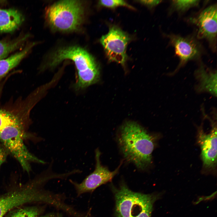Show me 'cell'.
Instances as JSON below:
<instances>
[{
  "label": "cell",
  "instance_id": "cell-1",
  "mask_svg": "<svg viewBox=\"0 0 217 217\" xmlns=\"http://www.w3.org/2000/svg\"><path fill=\"white\" fill-rule=\"evenodd\" d=\"M118 142L124 157L141 170L152 162L155 138L137 123L129 121L121 127Z\"/></svg>",
  "mask_w": 217,
  "mask_h": 217
},
{
  "label": "cell",
  "instance_id": "cell-2",
  "mask_svg": "<svg viewBox=\"0 0 217 217\" xmlns=\"http://www.w3.org/2000/svg\"><path fill=\"white\" fill-rule=\"evenodd\" d=\"M69 60L74 63L77 72L74 89L80 90L98 81L100 78L99 64L94 57L84 48L71 46L58 49L50 55L45 65L53 68L63 61Z\"/></svg>",
  "mask_w": 217,
  "mask_h": 217
},
{
  "label": "cell",
  "instance_id": "cell-3",
  "mask_svg": "<svg viewBox=\"0 0 217 217\" xmlns=\"http://www.w3.org/2000/svg\"><path fill=\"white\" fill-rule=\"evenodd\" d=\"M85 14L84 3L82 1H60L46 8L45 19L53 30L70 32L80 29Z\"/></svg>",
  "mask_w": 217,
  "mask_h": 217
},
{
  "label": "cell",
  "instance_id": "cell-4",
  "mask_svg": "<svg viewBox=\"0 0 217 217\" xmlns=\"http://www.w3.org/2000/svg\"><path fill=\"white\" fill-rule=\"evenodd\" d=\"M113 189L116 217H151L153 205L160 196L134 192L123 182L118 189Z\"/></svg>",
  "mask_w": 217,
  "mask_h": 217
},
{
  "label": "cell",
  "instance_id": "cell-5",
  "mask_svg": "<svg viewBox=\"0 0 217 217\" xmlns=\"http://www.w3.org/2000/svg\"><path fill=\"white\" fill-rule=\"evenodd\" d=\"M25 128L17 125L8 126L0 131V142L8 153L19 162L23 169L27 173L31 171L32 162L45 164L46 162L31 153L23 141Z\"/></svg>",
  "mask_w": 217,
  "mask_h": 217
},
{
  "label": "cell",
  "instance_id": "cell-6",
  "mask_svg": "<svg viewBox=\"0 0 217 217\" xmlns=\"http://www.w3.org/2000/svg\"><path fill=\"white\" fill-rule=\"evenodd\" d=\"M42 184L41 179L36 177L0 196V217H3L11 210L24 204L46 201V195L39 188Z\"/></svg>",
  "mask_w": 217,
  "mask_h": 217
},
{
  "label": "cell",
  "instance_id": "cell-7",
  "mask_svg": "<svg viewBox=\"0 0 217 217\" xmlns=\"http://www.w3.org/2000/svg\"><path fill=\"white\" fill-rule=\"evenodd\" d=\"M130 39L127 33L113 25L110 27L107 34L101 37L100 41L109 61L124 66L127 58V48Z\"/></svg>",
  "mask_w": 217,
  "mask_h": 217
},
{
  "label": "cell",
  "instance_id": "cell-8",
  "mask_svg": "<svg viewBox=\"0 0 217 217\" xmlns=\"http://www.w3.org/2000/svg\"><path fill=\"white\" fill-rule=\"evenodd\" d=\"M101 152L98 149L95 151V167L94 171L87 176L80 183L71 180L69 181L74 186L78 195L92 192L100 186L110 182L118 173L122 162L113 171L103 165L100 160Z\"/></svg>",
  "mask_w": 217,
  "mask_h": 217
},
{
  "label": "cell",
  "instance_id": "cell-9",
  "mask_svg": "<svg viewBox=\"0 0 217 217\" xmlns=\"http://www.w3.org/2000/svg\"><path fill=\"white\" fill-rule=\"evenodd\" d=\"M217 17L215 4L206 7L197 16L190 19L197 27L198 37L206 39L213 50H215L216 47Z\"/></svg>",
  "mask_w": 217,
  "mask_h": 217
},
{
  "label": "cell",
  "instance_id": "cell-10",
  "mask_svg": "<svg viewBox=\"0 0 217 217\" xmlns=\"http://www.w3.org/2000/svg\"><path fill=\"white\" fill-rule=\"evenodd\" d=\"M167 36L180 60L179 66L190 60L197 59L201 55L202 49L200 44L193 37L174 34Z\"/></svg>",
  "mask_w": 217,
  "mask_h": 217
},
{
  "label": "cell",
  "instance_id": "cell-11",
  "mask_svg": "<svg viewBox=\"0 0 217 217\" xmlns=\"http://www.w3.org/2000/svg\"><path fill=\"white\" fill-rule=\"evenodd\" d=\"M199 143L200 146L201 156L205 168H212L217 162V129L214 127L210 133L206 134L200 130Z\"/></svg>",
  "mask_w": 217,
  "mask_h": 217
},
{
  "label": "cell",
  "instance_id": "cell-12",
  "mask_svg": "<svg viewBox=\"0 0 217 217\" xmlns=\"http://www.w3.org/2000/svg\"><path fill=\"white\" fill-rule=\"evenodd\" d=\"M24 20L22 13L14 8H0V32H10L17 29Z\"/></svg>",
  "mask_w": 217,
  "mask_h": 217
},
{
  "label": "cell",
  "instance_id": "cell-13",
  "mask_svg": "<svg viewBox=\"0 0 217 217\" xmlns=\"http://www.w3.org/2000/svg\"><path fill=\"white\" fill-rule=\"evenodd\" d=\"M35 44V42L28 44L20 51L8 58L0 60V80L19 63L29 53Z\"/></svg>",
  "mask_w": 217,
  "mask_h": 217
},
{
  "label": "cell",
  "instance_id": "cell-14",
  "mask_svg": "<svg viewBox=\"0 0 217 217\" xmlns=\"http://www.w3.org/2000/svg\"><path fill=\"white\" fill-rule=\"evenodd\" d=\"M27 115H22L12 111L0 108V131L11 125H17L26 127Z\"/></svg>",
  "mask_w": 217,
  "mask_h": 217
},
{
  "label": "cell",
  "instance_id": "cell-15",
  "mask_svg": "<svg viewBox=\"0 0 217 217\" xmlns=\"http://www.w3.org/2000/svg\"><path fill=\"white\" fill-rule=\"evenodd\" d=\"M206 70L203 66L197 71L199 77L200 90L207 91L216 96V73Z\"/></svg>",
  "mask_w": 217,
  "mask_h": 217
},
{
  "label": "cell",
  "instance_id": "cell-16",
  "mask_svg": "<svg viewBox=\"0 0 217 217\" xmlns=\"http://www.w3.org/2000/svg\"><path fill=\"white\" fill-rule=\"evenodd\" d=\"M29 37V34H23L12 40H0V60L23 46Z\"/></svg>",
  "mask_w": 217,
  "mask_h": 217
},
{
  "label": "cell",
  "instance_id": "cell-17",
  "mask_svg": "<svg viewBox=\"0 0 217 217\" xmlns=\"http://www.w3.org/2000/svg\"><path fill=\"white\" fill-rule=\"evenodd\" d=\"M199 0H180L171 1V5L174 9L176 11L183 12L189 8L197 6Z\"/></svg>",
  "mask_w": 217,
  "mask_h": 217
},
{
  "label": "cell",
  "instance_id": "cell-18",
  "mask_svg": "<svg viewBox=\"0 0 217 217\" xmlns=\"http://www.w3.org/2000/svg\"><path fill=\"white\" fill-rule=\"evenodd\" d=\"M39 212V209L37 207H26L16 211L11 217H37Z\"/></svg>",
  "mask_w": 217,
  "mask_h": 217
},
{
  "label": "cell",
  "instance_id": "cell-19",
  "mask_svg": "<svg viewBox=\"0 0 217 217\" xmlns=\"http://www.w3.org/2000/svg\"><path fill=\"white\" fill-rule=\"evenodd\" d=\"M99 3L102 6L110 8H114L119 6H122L132 9H134L133 7L124 0H100L99 1Z\"/></svg>",
  "mask_w": 217,
  "mask_h": 217
},
{
  "label": "cell",
  "instance_id": "cell-20",
  "mask_svg": "<svg viewBox=\"0 0 217 217\" xmlns=\"http://www.w3.org/2000/svg\"><path fill=\"white\" fill-rule=\"evenodd\" d=\"M8 154V152L0 142V167L5 161Z\"/></svg>",
  "mask_w": 217,
  "mask_h": 217
},
{
  "label": "cell",
  "instance_id": "cell-21",
  "mask_svg": "<svg viewBox=\"0 0 217 217\" xmlns=\"http://www.w3.org/2000/svg\"><path fill=\"white\" fill-rule=\"evenodd\" d=\"M140 3L149 8L154 7L161 3L162 0H140L138 1Z\"/></svg>",
  "mask_w": 217,
  "mask_h": 217
},
{
  "label": "cell",
  "instance_id": "cell-22",
  "mask_svg": "<svg viewBox=\"0 0 217 217\" xmlns=\"http://www.w3.org/2000/svg\"><path fill=\"white\" fill-rule=\"evenodd\" d=\"M41 217H60L58 215L54 214H50L43 216Z\"/></svg>",
  "mask_w": 217,
  "mask_h": 217
}]
</instances>
